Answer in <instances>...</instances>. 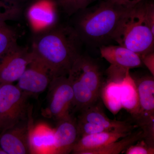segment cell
<instances>
[{
    "instance_id": "11",
    "label": "cell",
    "mask_w": 154,
    "mask_h": 154,
    "mask_svg": "<svg viewBox=\"0 0 154 154\" xmlns=\"http://www.w3.org/2000/svg\"><path fill=\"white\" fill-rule=\"evenodd\" d=\"M98 100L93 105L80 111L77 119L100 125L113 132L130 133L137 127V125H132L126 121L108 118L105 114L100 102L98 103Z\"/></svg>"
},
{
    "instance_id": "12",
    "label": "cell",
    "mask_w": 154,
    "mask_h": 154,
    "mask_svg": "<svg viewBox=\"0 0 154 154\" xmlns=\"http://www.w3.org/2000/svg\"><path fill=\"white\" fill-rule=\"evenodd\" d=\"M30 125L21 123L0 134V147L7 154H30Z\"/></svg>"
},
{
    "instance_id": "28",
    "label": "cell",
    "mask_w": 154,
    "mask_h": 154,
    "mask_svg": "<svg viewBox=\"0 0 154 154\" xmlns=\"http://www.w3.org/2000/svg\"><path fill=\"white\" fill-rule=\"evenodd\" d=\"M108 2L125 8H132L143 0H107Z\"/></svg>"
},
{
    "instance_id": "14",
    "label": "cell",
    "mask_w": 154,
    "mask_h": 154,
    "mask_svg": "<svg viewBox=\"0 0 154 154\" xmlns=\"http://www.w3.org/2000/svg\"><path fill=\"white\" fill-rule=\"evenodd\" d=\"M28 138L30 153L54 154V129L48 125L30 126Z\"/></svg>"
},
{
    "instance_id": "30",
    "label": "cell",
    "mask_w": 154,
    "mask_h": 154,
    "mask_svg": "<svg viewBox=\"0 0 154 154\" xmlns=\"http://www.w3.org/2000/svg\"><path fill=\"white\" fill-rule=\"evenodd\" d=\"M1 85H2V84L0 83V89H1Z\"/></svg>"
},
{
    "instance_id": "13",
    "label": "cell",
    "mask_w": 154,
    "mask_h": 154,
    "mask_svg": "<svg viewBox=\"0 0 154 154\" xmlns=\"http://www.w3.org/2000/svg\"><path fill=\"white\" fill-rule=\"evenodd\" d=\"M58 122L54 129V154L69 153L80 138L77 119L71 114Z\"/></svg>"
},
{
    "instance_id": "20",
    "label": "cell",
    "mask_w": 154,
    "mask_h": 154,
    "mask_svg": "<svg viewBox=\"0 0 154 154\" xmlns=\"http://www.w3.org/2000/svg\"><path fill=\"white\" fill-rule=\"evenodd\" d=\"M120 83L107 81L104 83L100 92V97L102 98L107 109L114 115L117 114L122 108Z\"/></svg>"
},
{
    "instance_id": "15",
    "label": "cell",
    "mask_w": 154,
    "mask_h": 154,
    "mask_svg": "<svg viewBox=\"0 0 154 154\" xmlns=\"http://www.w3.org/2000/svg\"><path fill=\"white\" fill-rule=\"evenodd\" d=\"M130 133L108 131L82 137L75 144L72 153L82 154L86 151L102 147L126 136Z\"/></svg>"
},
{
    "instance_id": "9",
    "label": "cell",
    "mask_w": 154,
    "mask_h": 154,
    "mask_svg": "<svg viewBox=\"0 0 154 154\" xmlns=\"http://www.w3.org/2000/svg\"><path fill=\"white\" fill-rule=\"evenodd\" d=\"M68 75L85 83L96 96L100 98L101 89L105 82L100 66L94 59L81 54L75 61Z\"/></svg>"
},
{
    "instance_id": "5",
    "label": "cell",
    "mask_w": 154,
    "mask_h": 154,
    "mask_svg": "<svg viewBox=\"0 0 154 154\" xmlns=\"http://www.w3.org/2000/svg\"><path fill=\"white\" fill-rule=\"evenodd\" d=\"M48 87V102L45 115L58 121L71 115L74 96L67 76L54 78Z\"/></svg>"
},
{
    "instance_id": "7",
    "label": "cell",
    "mask_w": 154,
    "mask_h": 154,
    "mask_svg": "<svg viewBox=\"0 0 154 154\" xmlns=\"http://www.w3.org/2000/svg\"><path fill=\"white\" fill-rule=\"evenodd\" d=\"M31 50L18 44L0 58V83L18 81L33 58Z\"/></svg>"
},
{
    "instance_id": "19",
    "label": "cell",
    "mask_w": 154,
    "mask_h": 154,
    "mask_svg": "<svg viewBox=\"0 0 154 154\" xmlns=\"http://www.w3.org/2000/svg\"><path fill=\"white\" fill-rule=\"evenodd\" d=\"M143 131L141 129H137L132 131L126 136L110 143L107 145L99 148L86 151L82 154H119L124 152L128 147L143 139Z\"/></svg>"
},
{
    "instance_id": "22",
    "label": "cell",
    "mask_w": 154,
    "mask_h": 154,
    "mask_svg": "<svg viewBox=\"0 0 154 154\" xmlns=\"http://www.w3.org/2000/svg\"><path fill=\"white\" fill-rule=\"evenodd\" d=\"M16 31L5 22H0V58L18 45Z\"/></svg>"
},
{
    "instance_id": "24",
    "label": "cell",
    "mask_w": 154,
    "mask_h": 154,
    "mask_svg": "<svg viewBox=\"0 0 154 154\" xmlns=\"http://www.w3.org/2000/svg\"><path fill=\"white\" fill-rule=\"evenodd\" d=\"M20 6L0 0V22H7L18 18L21 13Z\"/></svg>"
},
{
    "instance_id": "18",
    "label": "cell",
    "mask_w": 154,
    "mask_h": 154,
    "mask_svg": "<svg viewBox=\"0 0 154 154\" xmlns=\"http://www.w3.org/2000/svg\"><path fill=\"white\" fill-rule=\"evenodd\" d=\"M74 96L72 110L81 111L93 105L99 98L94 94L85 83L72 76H67Z\"/></svg>"
},
{
    "instance_id": "16",
    "label": "cell",
    "mask_w": 154,
    "mask_h": 154,
    "mask_svg": "<svg viewBox=\"0 0 154 154\" xmlns=\"http://www.w3.org/2000/svg\"><path fill=\"white\" fill-rule=\"evenodd\" d=\"M154 77L152 75H146L136 79L132 77L139 99L140 109L138 113L154 115Z\"/></svg>"
},
{
    "instance_id": "4",
    "label": "cell",
    "mask_w": 154,
    "mask_h": 154,
    "mask_svg": "<svg viewBox=\"0 0 154 154\" xmlns=\"http://www.w3.org/2000/svg\"><path fill=\"white\" fill-rule=\"evenodd\" d=\"M29 96L13 84L1 85L0 134L26 119L29 111Z\"/></svg>"
},
{
    "instance_id": "27",
    "label": "cell",
    "mask_w": 154,
    "mask_h": 154,
    "mask_svg": "<svg viewBox=\"0 0 154 154\" xmlns=\"http://www.w3.org/2000/svg\"><path fill=\"white\" fill-rule=\"evenodd\" d=\"M143 65L148 69L151 74L154 77V51L140 56Z\"/></svg>"
},
{
    "instance_id": "26",
    "label": "cell",
    "mask_w": 154,
    "mask_h": 154,
    "mask_svg": "<svg viewBox=\"0 0 154 154\" xmlns=\"http://www.w3.org/2000/svg\"><path fill=\"white\" fill-rule=\"evenodd\" d=\"M131 145L124 152L125 154H154V147L149 146L143 139Z\"/></svg>"
},
{
    "instance_id": "6",
    "label": "cell",
    "mask_w": 154,
    "mask_h": 154,
    "mask_svg": "<svg viewBox=\"0 0 154 154\" xmlns=\"http://www.w3.org/2000/svg\"><path fill=\"white\" fill-rule=\"evenodd\" d=\"M100 51L102 57L110 64L107 76L113 79H122L130 69L143 66L140 56L121 45H102Z\"/></svg>"
},
{
    "instance_id": "25",
    "label": "cell",
    "mask_w": 154,
    "mask_h": 154,
    "mask_svg": "<svg viewBox=\"0 0 154 154\" xmlns=\"http://www.w3.org/2000/svg\"><path fill=\"white\" fill-rule=\"evenodd\" d=\"M77 123L80 138L88 135L111 131L103 127L91 122L77 119Z\"/></svg>"
},
{
    "instance_id": "2",
    "label": "cell",
    "mask_w": 154,
    "mask_h": 154,
    "mask_svg": "<svg viewBox=\"0 0 154 154\" xmlns=\"http://www.w3.org/2000/svg\"><path fill=\"white\" fill-rule=\"evenodd\" d=\"M127 9L106 0L75 14L72 27L83 42L102 46L112 40L113 32Z\"/></svg>"
},
{
    "instance_id": "21",
    "label": "cell",
    "mask_w": 154,
    "mask_h": 154,
    "mask_svg": "<svg viewBox=\"0 0 154 154\" xmlns=\"http://www.w3.org/2000/svg\"><path fill=\"white\" fill-rule=\"evenodd\" d=\"M137 125L143 131V140L154 147V115L138 113L132 116Z\"/></svg>"
},
{
    "instance_id": "8",
    "label": "cell",
    "mask_w": 154,
    "mask_h": 154,
    "mask_svg": "<svg viewBox=\"0 0 154 154\" xmlns=\"http://www.w3.org/2000/svg\"><path fill=\"white\" fill-rule=\"evenodd\" d=\"M33 55L17 85L21 91L29 96L44 92L53 79L47 67L33 54Z\"/></svg>"
},
{
    "instance_id": "10",
    "label": "cell",
    "mask_w": 154,
    "mask_h": 154,
    "mask_svg": "<svg viewBox=\"0 0 154 154\" xmlns=\"http://www.w3.org/2000/svg\"><path fill=\"white\" fill-rule=\"evenodd\" d=\"M56 4L51 1H39L29 6L26 17L35 33L48 30L57 25Z\"/></svg>"
},
{
    "instance_id": "29",
    "label": "cell",
    "mask_w": 154,
    "mask_h": 154,
    "mask_svg": "<svg viewBox=\"0 0 154 154\" xmlns=\"http://www.w3.org/2000/svg\"><path fill=\"white\" fill-rule=\"evenodd\" d=\"M6 2L10 3L14 5H20V2L22 0H3Z\"/></svg>"
},
{
    "instance_id": "23",
    "label": "cell",
    "mask_w": 154,
    "mask_h": 154,
    "mask_svg": "<svg viewBox=\"0 0 154 154\" xmlns=\"http://www.w3.org/2000/svg\"><path fill=\"white\" fill-rule=\"evenodd\" d=\"M96 0H57V6L69 16H73L81 10L88 8Z\"/></svg>"
},
{
    "instance_id": "17",
    "label": "cell",
    "mask_w": 154,
    "mask_h": 154,
    "mask_svg": "<svg viewBox=\"0 0 154 154\" xmlns=\"http://www.w3.org/2000/svg\"><path fill=\"white\" fill-rule=\"evenodd\" d=\"M120 90L122 108L132 116L136 115L140 109L139 99L136 86L129 72L120 83Z\"/></svg>"
},
{
    "instance_id": "3",
    "label": "cell",
    "mask_w": 154,
    "mask_h": 154,
    "mask_svg": "<svg viewBox=\"0 0 154 154\" xmlns=\"http://www.w3.org/2000/svg\"><path fill=\"white\" fill-rule=\"evenodd\" d=\"M142 2L125 12L112 36L119 45L140 56L154 51V33L143 17Z\"/></svg>"
},
{
    "instance_id": "1",
    "label": "cell",
    "mask_w": 154,
    "mask_h": 154,
    "mask_svg": "<svg viewBox=\"0 0 154 154\" xmlns=\"http://www.w3.org/2000/svg\"><path fill=\"white\" fill-rule=\"evenodd\" d=\"M83 42L72 26L57 25L35 33L31 50L49 69L54 78L68 75L82 54Z\"/></svg>"
}]
</instances>
